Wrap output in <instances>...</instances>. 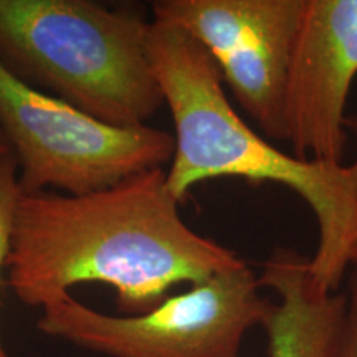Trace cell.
I'll return each instance as SVG.
<instances>
[{
	"mask_svg": "<svg viewBox=\"0 0 357 357\" xmlns=\"http://www.w3.org/2000/svg\"><path fill=\"white\" fill-rule=\"evenodd\" d=\"M247 265L192 230L164 167L91 194H22L15 207L7 284L22 303L47 306L83 283L108 284L128 316L144 314L181 283L197 284Z\"/></svg>",
	"mask_w": 357,
	"mask_h": 357,
	"instance_id": "cell-1",
	"label": "cell"
},
{
	"mask_svg": "<svg viewBox=\"0 0 357 357\" xmlns=\"http://www.w3.org/2000/svg\"><path fill=\"white\" fill-rule=\"evenodd\" d=\"M146 48L176 128L167 171L172 197L181 204L194 185L223 177L288 187L318 223L311 273L336 293L357 235V160L326 164L276 149L234 109L215 61L185 30L149 22Z\"/></svg>",
	"mask_w": 357,
	"mask_h": 357,
	"instance_id": "cell-2",
	"label": "cell"
},
{
	"mask_svg": "<svg viewBox=\"0 0 357 357\" xmlns=\"http://www.w3.org/2000/svg\"><path fill=\"white\" fill-rule=\"evenodd\" d=\"M147 26L91 0H0V65L98 121L144 126L164 105Z\"/></svg>",
	"mask_w": 357,
	"mask_h": 357,
	"instance_id": "cell-3",
	"label": "cell"
},
{
	"mask_svg": "<svg viewBox=\"0 0 357 357\" xmlns=\"http://www.w3.org/2000/svg\"><path fill=\"white\" fill-rule=\"evenodd\" d=\"M0 129L19 166L22 194H91L171 162L174 136L118 128L30 86L0 65Z\"/></svg>",
	"mask_w": 357,
	"mask_h": 357,
	"instance_id": "cell-4",
	"label": "cell"
},
{
	"mask_svg": "<svg viewBox=\"0 0 357 357\" xmlns=\"http://www.w3.org/2000/svg\"><path fill=\"white\" fill-rule=\"evenodd\" d=\"M250 268L213 275L136 316H109L65 294L43 306L38 329L109 357H240L245 334L273 301Z\"/></svg>",
	"mask_w": 357,
	"mask_h": 357,
	"instance_id": "cell-5",
	"label": "cell"
},
{
	"mask_svg": "<svg viewBox=\"0 0 357 357\" xmlns=\"http://www.w3.org/2000/svg\"><path fill=\"white\" fill-rule=\"evenodd\" d=\"M305 0H159L155 22L202 45L268 141H287V88Z\"/></svg>",
	"mask_w": 357,
	"mask_h": 357,
	"instance_id": "cell-6",
	"label": "cell"
},
{
	"mask_svg": "<svg viewBox=\"0 0 357 357\" xmlns=\"http://www.w3.org/2000/svg\"><path fill=\"white\" fill-rule=\"evenodd\" d=\"M357 77V0H305L287 88L293 155L341 164L346 102Z\"/></svg>",
	"mask_w": 357,
	"mask_h": 357,
	"instance_id": "cell-7",
	"label": "cell"
},
{
	"mask_svg": "<svg viewBox=\"0 0 357 357\" xmlns=\"http://www.w3.org/2000/svg\"><path fill=\"white\" fill-rule=\"evenodd\" d=\"M258 280L278 296L263 323L270 357L337 356L347 298L321 287L311 273L310 258L296 250L276 248Z\"/></svg>",
	"mask_w": 357,
	"mask_h": 357,
	"instance_id": "cell-8",
	"label": "cell"
},
{
	"mask_svg": "<svg viewBox=\"0 0 357 357\" xmlns=\"http://www.w3.org/2000/svg\"><path fill=\"white\" fill-rule=\"evenodd\" d=\"M20 197L19 166L12 153L0 155V283H2V270L6 268L8 252H10L13 218L15 207ZM0 357H8L0 337Z\"/></svg>",
	"mask_w": 357,
	"mask_h": 357,
	"instance_id": "cell-9",
	"label": "cell"
},
{
	"mask_svg": "<svg viewBox=\"0 0 357 357\" xmlns=\"http://www.w3.org/2000/svg\"><path fill=\"white\" fill-rule=\"evenodd\" d=\"M336 357H357V271L352 275L349 283L344 331Z\"/></svg>",
	"mask_w": 357,
	"mask_h": 357,
	"instance_id": "cell-10",
	"label": "cell"
},
{
	"mask_svg": "<svg viewBox=\"0 0 357 357\" xmlns=\"http://www.w3.org/2000/svg\"><path fill=\"white\" fill-rule=\"evenodd\" d=\"M344 126H346L347 131H349L352 136H354V141L357 144V116H347Z\"/></svg>",
	"mask_w": 357,
	"mask_h": 357,
	"instance_id": "cell-11",
	"label": "cell"
},
{
	"mask_svg": "<svg viewBox=\"0 0 357 357\" xmlns=\"http://www.w3.org/2000/svg\"><path fill=\"white\" fill-rule=\"evenodd\" d=\"M6 153H12L10 147H8V142L6 139V136H3L2 129H0V155L6 154Z\"/></svg>",
	"mask_w": 357,
	"mask_h": 357,
	"instance_id": "cell-12",
	"label": "cell"
},
{
	"mask_svg": "<svg viewBox=\"0 0 357 357\" xmlns=\"http://www.w3.org/2000/svg\"><path fill=\"white\" fill-rule=\"evenodd\" d=\"M349 263L351 265H354L357 268V235H356V240L354 243H352L351 247V253H349Z\"/></svg>",
	"mask_w": 357,
	"mask_h": 357,
	"instance_id": "cell-13",
	"label": "cell"
}]
</instances>
